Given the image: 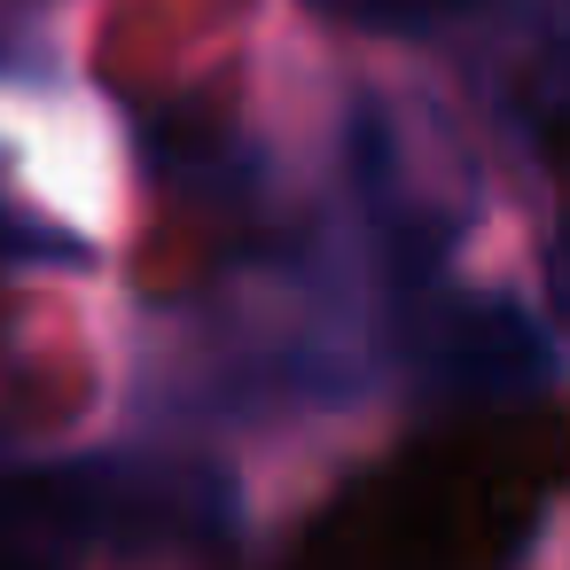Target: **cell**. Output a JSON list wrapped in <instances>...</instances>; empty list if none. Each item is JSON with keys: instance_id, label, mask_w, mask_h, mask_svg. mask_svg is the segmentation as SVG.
<instances>
[{"instance_id": "cell-1", "label": "cell", "mask_w": 570, "mask_h": 570, "mask_svg": "<svg viewBox=\"0 0 570 570\" xmlns=\"http://www.w3.org/2000/svg\"><path fill=\"white\" fill-rule=\"evenodd\" d=\"M141 515L196 523L188 500H165L126 461H40L0 469V570H87L102 539L134 531Z\"/></svg>"}, {"instance_id": "cell-4", "label": "cell", "mask_w": 570, "mask_h": 570, "mask_svg": "<svg viewBox=\"0 0 570 570\" xmlns=\"http://www.w3.org/2000/svg\"><path fill=\"white\" fill-rule=\"evenodd\" d=\"M547 305H554V321L570 328V212H562V227H554V243H547Z\"/></svg>"}, {"instance_id": "cell-2", "label": "cell", "mask_w": 570, "mask_h": 570, "mask_svg": "<svg viewBox=\"0 0 570 570\" xmlns=\"http://www.w3.org/2000/svg\"><path fill=\"white\" fill-rule=\"evenodd\" d=\"M414 367L430 391H461V399H508V391H547L554 375V352L547 336L500 305V297H453L430 313L422 344H414Z\"/></svg>"}, {"instance_id": "cell-3", "label": "cell", "mask_w": 570, "mask_h": 570, "mask_svg": "<svg viewBox=\"0 0 570 570\" xmlns=\"http://www.w3.org/2000/svg\"><path fill=\"white\" fill-rule=\"evenodd\" d=\"M313 9L336 24H360V32H438L476 0H313Z\"/></svg>"}]
</instances>
